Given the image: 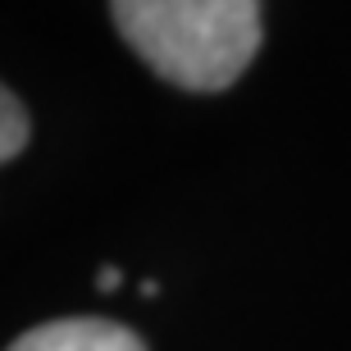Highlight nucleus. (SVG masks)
Here are the masks:
<instances>
[{"instance_id": "20e7f679", "label": "nucleus", "mask_w": 351, "mask_h": 351, "mask_svg": "<svg viewBox=\"0 0 351 351\" xmlns=\"http://www.w3.org/2000/svg\"><path fill=\"white\" fill-rule=\"evenodd\" d=\"M96 287H119V269H101L96 274Z\"/></svg>"}, {"instance_id": "f257e3e1", "label": "nucleus", "mask_w": 351, "mask_h": 351, "mask_svg": "<svg viewBox=\"0 0 351 351\" xmlns=\"http://www.w3.org/2000/svg\"><path fill=\"white\" fill-rule=\"evenodd\" d=\"M119 37L182 91H228L261 51V0H110Z\"/></svg>"}, {"instance_id": "f03ea898", "label": "nucleus", "mask_w": 351, "mask_h": 351, "mask_svg": "<svg viewBox=\"0 0 351 351\" xmlns=\"http://www.w3.org/2000/svg\"><path fill=\"white\" fill-rule=\"evenodd\" d=\"M5 351H146V342L114 319L78 315V319H51L27 328Z\"/></svg>"}, {"instance_id": "7ed1b4c3", "label": "nucleus", "mask_w": 351, "mask_h": 351, "mask_svg": "<svg viewBox=\"0 0 351 351\" xmlns=\"http://www.w3.org/2000/svg\"><path fill=\"white\" fill-rule=\"evenodd\" d=\"M27 137H32V123H27L23 101L0 82V165L19 156V151L27 146Z\"/></svg>"}]
</instances>
